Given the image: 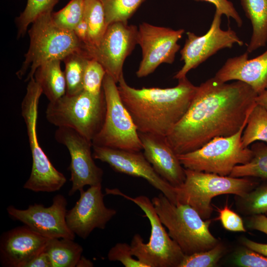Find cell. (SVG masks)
Returning <instances> with one entry per match:
<instances>
[{
    "label": "cell",
    "instance_id": "cell-1",
    "mask_svg": "<svg viewBox=\"0 0 267 267\" xmlns=\"http://www.w3.org/2000/svg\"><path fill=\"white\" fill-rule=\"evenodd\" d=\"M258 94L239 81L211 78L198 86L185 114L166 136L176 154L196 150L213 138L237 133L256 104Z\"/></svg>",
    "mask_w": 267,
    "mask_h": 267
},
{
    "label": "cell",
    "instance_id": "cell-2",
    "mask_svg": "<svg viewBox=\"0 0 267 267\" xmlns=\"http://www.w3.org/2000/svg\"><path fill=\"white\" fill-rule=\"evenodd\" d=\"M173 88L135 89L124 75L118 89L138 132L166 136L188 109L197 89L186 77Z\"/></svg>",
    "mask_w": 267,
    "mask_h": 267
},
{
    "label": "cell",
    "instance_id": "cell-3",
    "mask_svg": "<svg viewBox=\"0 0 267 267\" xmlns=\"http://www.w3.org/2000/svg\"><path fill=\"white\" fill-rule=\"evenodd\" d=\"M151 201L169 235L185 255L209 250L219 242L210 231L211 221L202 219L190 206L175 204L162 193Z\"/></svg>",
    "mask_w": 267,
    "mask_h": 267
},
{
    "label": "cell",
    "instance_id": "cell-4",
    "mask_svg": "<svg viewBox=\"0 0 267 267\" xmlns=\"http://www.w3.org/2000/svg\"><path fill=\"white\" fill-rule=\"evenodd\" d=\"M51 13H44L32 23L28 31L29 47L21 67L16 73L20 79L29 70L26 80L29 81L43 63L55 59L62 61L71 53L84 50V45L74 32L56 25Z\"/></svg>",
    "mask_w": 267,
    "mask_h": 267
},
{
    "label": "cell",
    "instance_id": "cell-5",
    "mask_svg": "<svg viewBox=\"0 0 267 267\" xmlns=\"http://www.w3.org/2000/svg\"><path fill=\"white\" fill-rule=\"evenodd\" d=\"M184 172V182L175 187L177 203L190 206L204 220L211 216V201L215 196L231 194L242 197L259 184L250 177L234 178L186 169Z\"/></svg>",
    "mask_w": 267,
    "mask_h": 267
},
{
    "label": "cell",
    "instance_id": "cell-6",
    "mask_svg": "<svg viewBox=\"0 0 267 267\" xmlns=\"http://www.w3.org/2000/svg\"><path fill=\"white\" fill-rule=\"evenodd\" d=\"M108 194L121 196L137 205L151 225L149 242L145 243L139 234L133 236L131 246L134 256L147 267H179L185 255L170 237L162 223L151 200L144 195L130 197L118 189H106Z\"/></svg>",
    "mask_w": 267,
    "mask_h": 267
},
{
    "label": "cell",
    "instance_id": "cell-7",
    "mask_svg": "<svg viewBox=\"0 0 267 267\" xmlns=\"http://www.w3.org/2000/svg\"><path fill=\"white\" fill-rule=\"evenodd\" d=\"M28 82L21 103V114L27 129L32 167L30 177L23 188L36 192H55L64 185L66 178L55 168L39 144L37 124L39 101L43 91L34 77Z\"/></svg>",
    "mask_w": 267,
    "mask_h": 267
},
{
    "label": "cell",
    "instance_id": "cell-8",
    "mask_svg": "<svg viewBox=\"0 0 267 267\" xmlns=\"http://www.w3.org/2000/svg\"><path fill=\"white\" fill-rule=\"evenodd\" d=\"M106 110L103 90L98 95L83 90L49 102L45 117L51 124L73 129L92 141L103 126Z\"/></svg>",
    "mask_w": 267,
    "mask_h": 267
},
{
    "label": "cell",
    "instance_id": "cell-9",
    "mask_svg": "<svg viewBox=\"0 0 267 267\" xmlns=\"http://www.w3.org/2000/svg\"><path fill=\"white\" fill-rule=\"evenodd\" d=\"M248 117L235 134L216 137L196 150L177 155L183 167L226 176L236 166L249 162L253 152L249 147H244L241 142Z\"/></svg>",
    "mask_w": 267,
    "mask_h": 267
},
{
    "label": "cell",
    "instance_id": "cell-10",
    "mask_svg": "<svg viewBox=\"0 0 267 267\" xmlns=\"http://www.w3.org/2000/svg\"><path fill=\"white\" fill-rule=\"evenodd\" d=\"M117 83L106 73L103 81L106 110L103 126L92 145L132 151L142 150L137 128L123 103Z\"/></svg>",
    "mask_w": 267,
    "mask_h": 267
},
{
    "label": "cell",
    "instance_id": "cell-11",
    "mask_svg": "<svg viewBox=\"0 0 267 267\" xmlns=\"http://www.w3.org/2000/svg\"><path fill=\"white\" fill-rule=\"evenodd\" d=\"M222 14L216 9L208 31L199 36L187 32V39L180 51V60L183 65L175 74L174 78L179 80L186 77L191 69H194L219 50L231 48L234 44L242 46L244 43L230 27L226 30L221 28Z\"/></svg>",
    "mask_w": 267,
    "mask_h": 267
},
{
    "label": "cell",
    "instance_id": "cell-12",
    "mask_svg": "<svg viewBox=\"0 0 267 267\" xmlns=\"http://www.w3.org/2000/svg\"><path fill=\"white\" fill-rule=\"evenodd\" d=\"M184 33L183 29L174 30L146 22L140 24L136 40L142 50V59L136 76L146 77L160 64L173 63L180 47L178 41Z\"/></svg>",
    "mask_w": 267,
    "mask_h": 267
},
{
    "label": "cell",
    "instance_id": "cell-13",
    "mask_svg": "<svg viewBox=\"0 0 267 267\" xmlns=\"http://www.w3.org/2000/svg\"><path fill=\"white\" fill-rule=\"evenodd\" d=\"M137 31L135 25L121 22L111 23L97 46L84 49L90 58L99 62L118 84L123 75L125 59L137 44Z\"/></svg>",
    "mask_w": 267,
    "mask_h": 267
},
{
    "label": "cell",
    "instance_id": "cell-14",
    "mask_svg": "<svg viewBox=\"0 0 267 267\" xmlns=\"http://www.w3.org/2000/svg\"><path fill=\"white\" fill-rule=\"evenodd\" d=\"M54 137L67 147L71 157L68 169L71 172L72 187L69 195H74L86 185L101 184L103 172L94 162L91 141L68 127H58Z\"/></svg>",
    "mask_w": 267,
    "mask_h": 267
},
{
    "label": "cell",
    "instance_id": "cell-15",
    "mask_svg": "<svg viewBox=\"0 0 267 267\" xmlns=\"http://www.w3.org/2000/svg\"><path fill=\"white\" fill-rule=\"evenodd\" d=\"M67 206L66 198L57 194L49 207L34 204L26 209H19L10 205L6 211L10 218L22 222L46 238L74 239L75 234L66 222Z\"/></svg>",
    "mask_w": 267,
    "mask_h": 267
},
{
    "label": "cell",
    "instance_id": "cell-16",
    "mask_svg": "<svg viewBox=\"0 0 267 267\" xmlns=\"http://www.w3.org/2000/svg\"><path fill=\"white\" fill-rule=\"evenodd\" d=\"M95 159L108 164L115 171L142 178L176 204L175 187L163 178L140 151L92 145Z\"/></svg>",
    "mask_w": 267,
    "mask_h": 267
},
{
    "label": "cell",
    "instance_id": "cell-17",
    "mask_svg": "<svg viewBox=\"0 0 267 267\" xmlns=\"http://www.w3.org/2000/svg\"><path fill=\"white\" fill-rule=\"evenodd\" d=\"M80 196L74 206L67 211L69 228L80 238L86 239L95 228L104 229L117 211L104 204L101 184L79 190Z\"/></svg>",
    "mask_w": 267,
    "mask_h": 267
},
{
    "label": "cell",
    "instance_id": "cell-18",
    "mask_svg": "<svg viewBox=\"0 0 267 267\" xmlns=\"http://www.w3.org/2000/svg\"><path fill=\"white\" fill-rule=\"evenodd\" d=\"M48 239L26 225L3 233L0 239L1 266L23 267L27 262L44 250Z\"/></svg>",
    "mask_w": 267,
    "mask_h": 267
},
{
    "label": "cell",
    "instance_id": "cell-19",
    "mask_svg": "<svg viewBox=\"0 0 267 267\" xmlns=\"http://www.w3.org/2000/svg\"><path fill=\"white\" fill-rule=\"evenodd\" d=\"M138 135L143 154L155 171L173 186L182 184L185 179L184 168L166 137L140 132Z\"/></svg>",
    "mask_w": 267,
    "mask_h": 267
},
{
    "label": "cell",
    "instance_id": "cell-20",
    "mask_svg": "<svg viewBox=\"0 0 267 267\" xmlns=\"http://www.w3.org/2000/svg\"><path fill=\"white\" fill-rule=\"evenodd\" d=\"M248 52L228 58L215 77L226 83L239 81L250 86L258 95L267 90V50L260 55L248 58Z\"/></svg>",
    "mask_w": 267,
    "mask_h": 267
},
{
    "label": "cell",
    "instance_id": "cell-21",
    "mask_svg": "<svg viewBox=\"0 0 267 267\" xmlns=\"http://www.w3.org/2000/svg\"><path fill=\"white\" fill-rule=\"evenodd\" d=\"M60 60L45 62L36 70L34 78L49 102L61 97L66 92V83Z\"/></svg>",
    "mask_w": 267,
    "mask_h": 267
},
{
    "label": "cell",
    "instance_id": "cell-22",
    "mask_svg": "<svg viewBox=\"0 0 267 267\" xmlns=\"http://www.w3.org/2000/svg\"><path fill=\"white\" fill-rule=\"evenodd\" d=\"M252 26V34L247 52L251 53L267 43V0H240Z\"/></svg>",
    "mask_w": 267,
    "mask_h": 267
},
{
    "label": "cell",
    "instance_id": "cell-23",
    "mask_svg": "<svg viewBox=\"0 0 267 267\" xmlns=\"http://www.w3.org/2000/svg\"><path fill=\"white\" fill-rule=\"evenodd\" d=\"M70 238H50L44 251L52 267H75L82 256L83 247Z\"/></svg>",
    "mask_w": 267,
    "mask_h": 267
},
{
    "label": "cell",
    "instance_id": "cell-24",
    "mask_svg": "<svg viewBox=\"0 0 267 267\" xmlns=\"http://www.w3.org/2000/svg\"><path fill=\"white\" fill-rule=\"evenodd\" d=\"M89 59L85 51L82 50L71 53L63 60L66 94L75 95L84 90V74Z\"/></svg>",
    "mask_w": 267,
    "mask_h": 267
},
{
    "label": "cell",
    "instance_id": "cell-25",
    "mask_svg": "<svg viewBox=\"0 0 267 267\" xmlns=\"http://www.w3.org/2000/svg\"><path fill=\"white\" fill-rule=\"evenodd\" d=\"M84 16L88 26V44L84 48L97 46L108 26L104 8L99 0H84Z\"/></svg>",
    "mask_w": 267,
    "mask_h": 267
},
{
    "label": "cell",
    "instance_id": "cell-26",
    "mask_svg": "<svg viewBox=\"0 0 267 267\" xmlns=\"http://www.w3.org/2000/svg\"><path fill=\"white\" fill-rule=\"evenodd\" d=\"M251 149L253 157L250 161L236 166L229 176L267 178V144L257 141L251 146Z\"/></svg>",
    "mask_w": 267,
    "mask_h": 267
},
{
    "label": "cell",
    "instance_id": "cell-27",
    "mask_svg": "<svg viewBox=\"0 0 267 267\" xmlns=\"http://www.w3.org/2000/svg\"><path fill=\"white\" fill-rule=\"evenodd\" d=\"M256 141L267 143V110L256 103L249 114L241 137L244 147H248Z\"/></svg>",
    "mask_w": 267,
    "mask_h": 267
},
{
    "label": "cell",
    "instance_id": "cell-28",
    "mask_svg": "<svg viewBox=\"0 0 267 267\" xmlns=\"http://www.w3.org/2000/svg\"><path fill=\"white\" fill-rule=\"evenodd\" d=\"M104 11L106 23L121 22L128 23L145 0H99Z\"/></svg>",
    "mask_w": 267,
    "mask_h": 267
},
{
    "label": "cell",
    "instance_id": "cell-29",
    "mask_svg": "<svg viewBox=\"0 0 267 267\" xmlns=\"http://www.w3.org/2000/svg\"><path fill=\"white\" fill-rule=\"evenodd\" d=\"M236 208L243 215L252 216L267 211V184L258 185L242 197L237 196Z\"/></svg>",
    "mask_w": 267,
    "mask_h": 267
},
{
    "label": "cell",
    "instance_id": "cell-30",
    "mask_svg": "<svg viewBox=\"0 0 267 267\" xmlns=\"http://www.w3.org/2000/svg\"><path fill=\"white\" fill-rule=\"evenodd\" d=\"M59 0H27L23 11L16 18L17 37L24 35L28 27L40 16L52 12Z\"/></svg>",
    "mask_w": 267,
    "mask_h": 267
},
{
    "label": "cell",
    "instance_id": "cell-31",
    "mask_svg": "<svg viewBox=\"0 0 267 267\" xmlns=\"http://www.w3.org/2000/svg\"><path fill=\"white\" fill-rule=\"evenodd\" d=\"M84 14V0H71L63 8L52 12L54 23L65 30L73 31Z\"/></svg>",
    "mask_w": 267,
    "mask_h": 267
},
{
    "label": "cell",
    "instance_id": "cell-32",
    "mask_svg": "<svg viewBox=\"0 0 267 267\" xmlns=\"http://www.w3.org/2000/svg\"><path fill=\"white\" fill-rule=\"evenodd\" d=\"M225 246L219 242L213 248L185 257L179 267H213L225 253Z\"/></svg>",
    "mask_w": 267,
    "mask_h": 267
},
{
    "label": "cell",
    "instance_id": "cell-33",
    "mask_svg": "<svg viewBox=\"0 0 267 267\" xmlns=\"http://www.w3.org/2000/svg\"><path fill=\"white\" fill-rule=\"evenodd\" d=\"M106 72L102 65L94 59L89 60L84 77V90L98 95L102 91L103 79Z\"/></svg>",
    "mask_w": 267,
    "mask_h": 267
},
{
    "label": "cell",
    "instance_id": "cell-34",
    "mask_svg": "<svg viewBox=\"0 0 267 267\" xmlns=\"http://www.w3.org/2000/svg\"><path fill=\"white\" fill-rule=\"evenodd\" d=\"M131 245L127 243H118L113 246L107 254L110 261L120 262L126 267H147L133 258Z\"/></svg>",
    "mask_w": 267,
    "mask_h": 267
},
{
    "label": "cell",
    "instance_id": "cell-35",
    "mask_svg": "<svg viewBox=\"0 0 267 267\" xmlns=\"http://www.w3.org/2000/svg\"><path fill=\"white\" fill-rule=\"evenodd\" d=\"M234 263L239 267H267V256L245 247L236 253Z\"/></svg>",
    "mask_w": 267,
    "mask_h": 267
},
{
    "label": "cell",
    "instance_id": "cell-36",
    "mask_svg": "<svg viewBox=\"0 0 267 267\" xmlns=\"http://www.w3.org/2000/svg\"><path fill=\"white\" fill-rule=\"evenodd\" d=\"M218 211L219 219L225 229L232 231H246L241 217L227 205L222 209H218Z\"/></svg>",
    "mask_w": 267,
    "mask_h": 267
},
{
    "label": "cell",
    "instance_id": "cell-37",
    "mask_svg": "<svg viewBox=\"0 0 267 267\" xmlns=\"http://www.w3.org/2000/svg\"><path fill=\"white\" fill-rule=\"evenodd\" d=\"M197 1H206L213 4L216 9L225 15L229 20L233 18L238 27L242 25L243 21L238 13L236 10L233 3L228 0H194Z\"/></svg>",
    "mask_w": 267,
    "mask_h": 267
},
{
    "label": "cell",
    "instance_id": "cell-38",
    "mask_svg": "<svg viewBox=\"0 0 267 267\" xmlns=\"http://www.w3.org/2000/svg\"><path fill=\"white\" fill-rule=\"evenodd\" d=\"M247 227L252 230H257L267 235V217L263 214L250 216L246 222Z\"/></svg>",
    "mask_w": 267,
    "mask_h": 267
},
{
    "label": "cell",
    "instance_id": "cell-39",
    "mask_svg": "<svg viewBox=\"0 0 267 267\" xmlns=\"http://www.w3.org/2000/svg\"><path fill=\"white\" fill-rule=\"evenodd\" d=\"M23 267H52L48 254L44 250L27 262Z\"/></svg>",
    "mask_w": 267,
    "mask_h": 267
},
{
    "label": "cell",
    "instance_id": "cell-40",
    "mask_svg": "<svg viewBox=\"0 0 267 267\" xmlns=\"http://www.w3.org/2000/svg\"><path fill=\"white\" fill-rule=\"evenodd\" d=\"M75 35L84 46L88 44V26L86 18L84 16L73 31Z\"/></svg>",
    "mask_w": 267,
    "mask_h": 267
},
{
    "label": "cell",
    "instance_id": "cell-41",
    "mask_svg": "<svg viewBox=\"0 0 267 267\" xmlns=\"http://www.w3.org/2000/svg\"><path fill=\"white\" fill-rule=\"evenodd\" d=\"M241 242L245 247L267 256V244L256 242L246 238H243Z\"/></svg>",
    "mask_w": 267,
    "mask_h": 267
},
{
    "label": "cell",
    "instance_id": "cell-42",
    "mask_svg": "<svg viewBox=\"0 0 267 267\" xmlns=\"http://www.w3.org/2000/svg\"><path fill=\"white\" fill-rule=\"evenodd\" d=\"M256 103L261 105L267 110V90L257 95Z\"/></svg>",
    "mask_w": 267,
    "mask_h": 267
},
{
    "label": "cell",
    "instance_id": "cell-43",
    "mask_svg": "<svg viewBox=\"0 0 267 267\" xmlns=\"http://www.w3.org/2000/svg\"><path fill=\"white\" fill-rule=\"evenodd\" d=\"M93 266V263L83 256L81 257L76 265L77 267H92Z\"/></svg>",
    "mask_w": 267,
    "mask_h": 267
},
{
    "label": "cell",
    "instance_id": "cell-44",
    "mask_svg": "<svg viewBox=\"0 0 267 267\" xmlns=\"http://www.w3.org/2000/svg\"><path fill=\"white\" fill-rule=\"evenodd\" d=\"M265 214L267 216V211L266 212V213Z\"/></svg>",
    "mask_w": 267,
    "mask_h": 267
}]
</instances>
